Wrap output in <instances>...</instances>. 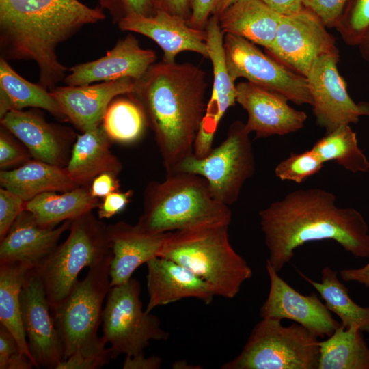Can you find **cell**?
I'll return each mask as SVG.
<instances>
[{
	"mask_svg": "<svg viewBox=\"0 0 369 369\" xmlns=\"http://www.w3.org/2000/svg\"><path fill=\"white\" fill-rule=\"evenodd\" d=\"M269 253L277 272L290 262L295 250L312 241L332 240L355 258H369L368 224L353 208H340L332 193L301 189L271 203L259 213Z\"/></svg>",
	"mask_w": 369,
	"mask_h": 369,
	"instance_id": "1",
	"label": "cell"
},
{
	"mask_svg": "<svg viewBox=\"0 0 369 369\" xmlns=\"http://www.w3.org/2000/svg\"><path fill=\"white\" fill-rule=\"evenodd\" d=\"M204 71L191 63L153 64L127 94L154 134L166 174L193 153L206 112Z\"/></svg>",
	"mask_w": 369,
	"mask_h": 369,
	"instance_id": "2",
	"label": "cell"
},
{
	"mask_svg": "<svg viewBox=\"0 0 369 369\" xmlns=\"http://www.w3.org/2000/svg\"><path fill=\"white\" fill-rule=\"evenodd\" d=\"M230 224L207 223L167 232L159 256L191 271L208 284L215 296L234 298L253 271L230 242Z\"/></svg>",
	"mask_w": 369,
	"mask_h": 369,
	"instance_id": "3",
	"label": "cell"
},
{
	"mask_svg": "<svg viewBox=\"0 0 369 369\" xmlns=\"http://www.w3.org/2000/svg\"><path fill=\"white\" fill-rule=\"evenodd\" d=\"M231 220L230 207L213 197L204 178L175 172L147 185L137 224L147 232L164 234Z\"/></svg>",
	"mask_w": 369,
	"mask_h": 369,
	"instance_id": "4",
	"label": "cell"
},
{
	"mask_svg": "<svg viewBox=\"0 0 369 369\" xmlns=\"http://www.w3.org/2000/svg\"><path fill=\"white\" fill-rule=\"evenodd\" d=\"M111 251L89 268L65 300L51 310L62 342L63 360L76 351L98 353L108 347L98 330L102 323V304L110 286Z\"/></svg>",
	"mask_w": 369,
	"mask_h": 369,
	"instance_id": "5",
	"label": "cell"
},
{
	"mask_svg": "<svg viewBox=\"0 0 369 369\" xmlns=\"http://www.w3.org/2000/svg\"><path fill=\"white\" fill-rule=\"evenodd\" d=\"M107 226L91 212L73 219L66 240L32 269L43 284L51 310L68 296L82 269L94 266L111 251Z\"/></svg>",
	"mask_w": 369,
	"mask_h": 369,
	"instance_id": "6",
	"label": "cell"
},
{
	"mask_svg": "<svg viewBox=\"0 0 369 369\" xmlns=\"http://www.w3.org/2000/svg\"><path fill=\"white\" fill-rule=\"evenodd\" d=\"M318 337L295 323L262 318L252 329L241 352L222 369H318Z\"/></svg>",
	"mask_w": 369,
	"mask_h": 369,
	"instance_id": "7",
	"label": "cell"
},
{
	"mask_svg": "<svg viewBox=\"0 0 369 369\" xmlns=\"http://www.w3.org/2000/svg\"><path fill=\"white\" fill-rule=\"evenodd\" d=\"M249 134L245 123L234 121L229 126L226 139L217 147L203 157L193 153L181 161L173 173H189L204 178L213 197L230 206L238 200L244 184L255 172Z\"/></svg>",
	"mask_w": 369,
	"mask_h": 369,
	"instance_id": "8",
	"label": "cell"
},
{
	"mask_svg": "<svg viewBox=\"0 0 369 369\" xmlns=\"http://www.w3.org/2000/svg\"><path fill=\"white\" fill-rule=\"evenodd\" d=\"M140 292L139 282L132 277L109 290L102 311V338L109 344L112 359L122 354L132 357L144 353L150 340L169 338L159 318L143 310Z\"/></svg>",
	"mask_w": 369,
	"mask_h": 369,
	"instance_id": "9",
	"label": "cell"
},
{
	"mask_svg": "<svg viewBox=\"0 0 369 369\" xmlns=\"http://www.w3.org/2000/svg\"><path fill=\"white\" fill-rule=\"evenodd\" d=\"M223 47L227 70L234 82L243 77L297 105L312 106L305 77L292 71L241 36L224 34Z\"/></svg>",
	"mask_w": 369,
	"mask_h": 369,
	"instance_id": "10",
	"label": "cell"
},
{
	"mask_svg": "<svg viewBox=\"0 0 369 369\" xmlns=\"http://www.w3.org/2000/svg\"><path fill=\"white\" fill-rule=\"evenodd\" d=\"M316 14L303 6L295 14L282 16L275 40L265 52L306 77L318 58L339 53L336 40Z\"/></svg>",
	"mask_w": 369,
	"mask_h": 369,
	"instance_id": "11",
	"label": "cell"
},
{
	"mask_svg": "<svg viewBox=\"0 0 369 369\" xmlns=\"http://www.w3.org/2000/svg\"><path fill=\"white\" fill-rule=\"evenodd\" d=\"M339 59V53L323 55L306 76L316 123L326 133L342 125L357 124L362 115L369 116V103H356L349 96L338 69Z\"/></svg>",
	"mask_w": 369,
	"mask_h": 369,
	"instance_id": "12",
	"label": "cell"
},
{
	"mask_svg": "<svg viewBox=\"0 0 369 369\" xmlns=\"http://www.w3.org/2000/svg\"><path fill=\"white\" fill-rule=\"evenodd\" d=\"M21 316L36 368L56 369L63 361L62 342L39 275L30 269L20 293Z\"/></svg>",
	"mask_w": 369,
	"mask_h": 369,
	"instance_id": "13",
	"label": "cell"
},
{
	"mask_svg": "<svg viewBox=\"0 0 369 369\" xmlns=\"http://www.w3.org/2000/svg\"><path fill=\"white\" fill-rule=\"evenodd\" d=\"M270 280L268 297L260 309L261 318L289 319L318 338L329 337L340 325L315 293L304 295L284 281L266 260Z\"/></svg>",
	"mask_w": 369,
	"mask_h": 369,
	"instance_id": "14",
	"label": "cell"
},
{
	"mask_svg": "<svg viewBox=\"0 0 369 369\" xmlns=\"http://www.w3.org/2000/svg\"><path fill=\"white\" fill-rule=\"evenodd\" d=\"M208 59L213 70V85L207 102L205 114L197 132L193 153L198 157L206 156L213 148L214 136L220 120L227 110L236 102V90L226 66L223 47L224 33L217 15L208 19L206 28Z\"/></svg>",
	"mask_w": 369,
	"mask_h": 369,
	"instance_id": "15",
	"label": "cell"
},
{
	"mask_svg": "<svg viewBox=\"0 0 369 369\" xmlns=\"http://www.w3.org/2000/svg\"><path fill=\"white\" fill-rule=\"evenodd\" d=\"M118 26L122 31L137 33L154 41L163 51L165 62H174L176 56L184 51L195 52L208 59L206 29L193 27L187 20L164 10L157 9L152 16L129 14Z\"/></svg>",
	"mask_w": 369,
	"mask_h": 369,
	"instance_id": "16",
	"label": "cell"
},
{
	"mask_svg": "<svg viewBox=\"0 0 369 369\" xmlns=\"http://www.w3.org/2000/svg\"><path fill=\"white\" fill-rule=\"evenodd\" d=\"M236 102L247 113V130L256 138L285 135L301 130L308 119L282 96L249 81L236 85Z\"/></svg>",
	"mask_w": 369,
	"mask_h": 369,
	"instance_id": "17",
	"label": "cell"
},
{
	"mask_svg": "<svg viewBox=\"0 0 369 369\" xmlns=\"http://www.w3.org/2000/svg\"><path fill=\"white\" fill-rule=\"evenodd\" d=\"M156 59L154 51L141 48L137 39L130 34L118 40L105 56L70 68L64 82L68 86H80L122 78L137 80Z\"/></svg>",
	"mask_w": 369,
	"mask_h": 369,
	"instance_id": "18",
	"label": "cell"
},
{
	"mask_svg": "<svg viewBox=\"0 0 369 369\" xmlns=\"http://www.w3.org/2000/svg\"><path fill=\"white\" fill-rule=\"evenodd\" d=\"M133 84V79L122 78L96 85L58 87L50 92L67 120L83 133L99 126L112 100L128 94Z\"/></svg>",
	"mask_w": 369,
	"mask_h": 369,
	"instance_id": "19",
	"label": "cell"
},
{
	"mask_svg": "<svg viewBox=\"0 0 369 369\" xmlns=\"http://www.w3.org/2000/svg\"><path fill=\"white\" fill-rule=\"evenodd\" d=\"M72 221H66L57 227L44 226L24 210L0 240V262H22L31 269L38 267L57 247Z\"/></svg>",
	"mask_w": 369,
	"mask_h": 369,
	"instance_id": "20",
	"label": "cell"
},
{
	"mask_svg": "<svg viewBox=\"0 0 369 369\" xmlns=\"http://www.w3.org/2000/svg\"><path fill=\"white\" fill-rule=\"evenodd\" d=\"M146 264L149 299L145 311L148 313L185 298H195L208 305L215 296L206 282L179 263L157 256Z\"/></svg>",
	"mask_w": 369,
	"mask_h": 369,
	"instance_id": "21",
	"label": "cell"
},
{
	"mask_svg": "<svg viewBox=\"0 0 369 369\" xmlns=\"http://www.w3.org/2000/svg\"><path fill=\"white\" fill-rule=\"evenodd\" d=\"M107 232L112 252L111 288L128 282L138 267L159 256L165 234L151 233L137 223L124 221L107 226Z\"/></svg>",
	"mask_w": 369,
	"mask_h": 369,
	"instance_id": "22",
	"label": "cell"
},
{
	"mask_svg": "<svg viewBox=\"0 0 369 369\" xmlns=\"http://www.w3.org/2000/svg\"><path fill=\"white\" fill-rule=\"evenodd\" d=\"M217 16L224 34L241 36L265 49L273 42L282 15L260 0H236Z\"/></svg>",
	"mask_w": 369,
	"mask_h": 369,
	"instance_id": "23",
	"label": "cell"
},
{
	"mask_svg": "<svg viewBox=\"0 0 369 369\" xmlns=\"http://www.w3.org/2000/svg\"><path fill=\"white\" fill-rule=\"evenodd\" d=\"M1 124L25 146L34 159L61 166L64 158L62 136L39 115L12 110L1 118Z\"/></svg>",
	"mask_w": 369,
	"mask_h": 369,
	"instance_id": "24",
	"label": "cell"
},
{
	"mask_svg": "<svg viewBox=\"0 0 369 369\" xmlns=\"http://www.w3.org/2000/svg\"><path fill=\"white\" fill-rule=\"evenodd\" d=\"M110 141L102 126L83 132L77 137L66 168L72 180L79 187H87L104 172L116 175L122 166L110 150Z\"/></svg>",
	"mask_w": 369,
	"mask_h": 369,
	"instance_id": "25",
	"label": "cell"
},
{
	"mask_svg": "<svg viewBox=\"0 0 369 369\" xmlns=\"http://www.w3.org/2000/svg\"><path fill=\"white\" fill-rule=\"evenodd\" d=\"M0 184L25 202L43 193L65 192L79 187L66 168L36 159L14 169H1Z\"/></svg>",
	"mask_w": 369,
	"mask_h": 369,
	"instance_id": "26",
	"label": "cell"
},
{
	"mask_svg": "<svg viewBox=\"0 0 369 369\" xmlns=\"http://www.w3.org/2000/svg\"><path fill=\"white\" fill-rule=\"evenodd\" d=\"M98 200L91 195L89 188L80 186L65 192L40 194L25 202V210L30 212L40 224L55 227L91 212L98 206Z\"/></svg>",
	"mask_w": 369,
	"mask_h": 369,
	"instance_id": "27",
	"label": "cell"
},
{
	"mask_svg": "<svg viewBox=\"0 0 369 369\" xmlns=\"http://www.w3.org/2000/svg\"><path fill=\"white\" fill-rule=\"evenodd\" d=\"M29 107L44 109L60 120H68L50 91L23 78L1 57L0 118L10 111Z\"/></svg>",
	"mask_w": 369,
	"mask_h": 369,
	"instance_id": "28",
	"label": "cell"
},
{
	"mask_svg": "<svg viewBox=\"0 0 369 369\" xmlns=\"http://www.w3.org/2000/svg\"><path fill=\"white\" fill-rule=\"evenodd\" d=\"M30 269L28 264L22 262H0V324L12 334L36 368L29 350L21 316L20 293Z\"/></svg>",
	"mask_w": 369,
	"mask_h": 369,
	"instance_id": "29",
	"label": "cell"
},
{
	"mask_svg": "<svg viewBox=\"0 0 369 369\" xmlns=\"http://www.w3.org/2000/svg\"><path fill=\"white\" fill-rule=\"evenodd\" d=\"M297 271L316 289L327 308L340 318L345 329L355 327L369 333V306L359 305L351 298L348 289L339 279L336 271L329 266L324 267L321 271L320 282Z\"/></svg>",
	"mask_w": 369,
	"mask_h": 369,
	"instance_id": "30",
	"label": "cell"
},
{
	"mask_svg": "<svg viewBox=\"0 0 369 369\" xmlns=\"http://www.w3.org/2000/svg\"><path fill=\"white\" fill-rule=\"evenodd\" d=\"M362 333L340 324L327 340L318 342V369H369V348Z\"/></svg>",
	"mask_w": 369,
	"mask_h": 369,
	"instance_id": "31",
	"label": "cell"
},
{
	"mask_svg": "<svg viewBox=\"0 0 369 369\" xmlns=\"http://www.w3.org/2000/svg\"><path fill=\"white\" fill-rule=\"evenodd\" d=\"M312 150L325 163L333 161L352 173L369 170V160L359 148L356 133L342 125L318 139Z\"/></svg>",
	"mask_w": 369,
	"mask_h": 369,
	"instance_id": "32",
	"label": "cell"
},
{
	"mask_svg": "<svg viewBox=\"0 0 369 369\" xmlns=\"http://www.w3.org/2000/svg\"><path fill=\"white\" fill-rule=\"evenodd\" d=\"M102 123V127L111 141L122 144L137 141L147 126L141 109L129 98L111 102Z\"/></svg>",
	"mask_w": 369,
	"mask_h": 369,
	"instance_id": "33",
	"label": "cell"
},
{
	"mask_svg": "<svg viewBox=\"0 0 369 369\" xmlns=\"http://www.w3.org/2000/svg\"><path fill=\"white\" fill-rule=\"evenodd\" d=\"M334 27L346 44L358 46L369 31V0H347Z\"/></svg>",
	"mask_w": 369,
	"mask_h": 369,
	"instance_id": "34",
	"label": "cell"
},
{
	"mask_svg": "<svg viewBox=\"0 0 369 369\" xmlns=\"http://www.w3.org/2000/svg\"><path fill=\"white\" fill-rule=\"evenodd\" d=\"M324 163L312 150L300 153L291 152L275 168V174L282 181H292L300 184L318 173Z\"/></svg>",
	"mask_w": 369,
	"mask_h": 369,
	"instance_id": "35",
	"label": "cell"
},
{
	"mask_svg": "<svg viewBox=\"0 0 369 369\" xmlns=\"http://www.w3.org/2000/svg\"><path fill=\"white\" fill-rule=\"evenodd\" d=\"M35 367L12 334L0 324V369H31Z\"/></svg>",
	"mask_w": 369,
	"mask_h": 369,
	"instance_id": "36",
	"label": "cell"
},
{
	"mask_svg": "<svg viewBox=\"0 0 369 369\" xmlns=\"http://www.w3.org/2000/svg\"><path fill=\"white\" fill-rule=\"evenodd\" d=\"M99 7L107 10L114 23L129 14L152 16L156 10V0H98Z\"/></svg>",
	"mask_w": 369,
	"mask_h": 369,
	"instance_id": "37",
	"label": "cell"
},
{
	"mask_svg": "<svg viewBox=\"0 0 369 369\" xmlns=\"http://www.w3.org/2000/svg\"><path fill=\"white\" fill-rule=\"evenodd\" d=\"M25 202L10 191L0 189V240L2 239L18 215L25 210Z\"/></svg>",
	"mask_w": 369,
	"mask_h": 369,
	"instance_id": "38",
	"label": "cell"
},
{
	"mask_svg": "<svg viewBox=\"0 0 369 369\" xmlns=\"http://www.w3.org/2000/svg\"><path fill=\"white\" fill-rule=\"evenodd\" d=\"M28 150L21 146L5 131L0 133V167L5 169L16 165H22L31 160Z\"/></svg>",
	"mask_w": 369,
	"mask_h": 369,
	"instance_id": "39",
	"label": "cell"
},
{
	"mask_svg": "<svg viewBox=\"0 0 369 369\" xmlns=\"http://www.w3.org/2000/svg\"><path fill=\"white\" fill-rule=\"evenodd\" d=\"M109 348L99 353L74 352L62 361L56 369H97L107 364L110 359Z\"/></svg>",
	"mask_w": 369,
	"mask_h": 369,
	"instance_id": "40",
	"label": "cell"
},
{
	"mask_svg": "<svg viewBox=\"0 0 369 369\" xmlns=\"http://www.w3.org/2000/svg\"><path fill=\"white\" fill-rule=\"evenodd\" d=\"M346 1L303 0V5L316 14L327 27H334Z\"/></svg>",
	"mask_w": 369,
	"mask_h": 369,
	"instance_id": "41",
	"label": "cell"
},
{
	"mask_svg": "<svg viewBox=\"0 0 369 369\" xmlns=\"http://www.w3.org/2000/svg\"><path fill=\"white\" fill-rule=\"evenodd\" d=\"M222 0H189L190 16L189 24L199 29H205L211 16L216 14Z\"/></svg>",
	"mask_w": 369,
	"mask_h": 369,
	"instance_id": "42",
	"label": "cell"
},
{
	"mask_svg": "<svg viewBox=\"0 0 369 369\" xmlns=\"http://www.w3.org/2000/svg\"><path fill=\"white\" fill-rule=\"evenodd\" d=\"M133 194L132 190L125 192L117 191L105 196L98 206L99 219L111 218L121 212L130 202Z\"/></svg>",
	"mask_w": 369,
	"mask_h": 369,
	"instance_id": "43",
	"label": "cell"
},
{
	"mask_svg": "<svg viewBox=\"0 0 369 369\" xmlns=\"http://www.w3.org/2000/svg\"><path fill=\"white\" fill-rule=\"evenodd\" d=\"M119 188L120 183L117 175L112 172H104L94 178L89 189L91 195L98 199L104 198L109 193L119 191Z\"/></svg>",
	"mask_w": 369,
	"mask_h": 369,
	"instance_id": "44",
	"label": "cell"
},
{
	"mask_svg": "<svg viewBox=\"0 0 369 369\" xmlns=\"http://www.w3.org/2000/svg\"><path fill=\"white\" fill-rule=\"evenodd\" d=\"M163 360L157 356L146 357L144 353L126 357L122 365L124 369H158Z\"/></svg>",
	"mask_w": 369,
	"mask_h": 369,
	"instance_id": "45",
	"label": "cell"
},
{
	"mask_svg": "<svg viewBox=\"0 0 369 369\" xmlns=\"http://www.w3.org/2000/svg\"><path fill=\"white\" fill-rule=\"evenodd\" d=\"M157 9L164 10L187 20L190 16L189 0H156Z\"/></svg>",
	"mask_w": 369,
	"mask_h": 369,
	"instance_id": "46",
	"label": "cell"
},
{
	"mask_svg": "<svg viewBox=\"0 0 369 369\" xmlns=\"http://www.w3.org/2000/svg\"><path fill=\"white\" fill-rule=\"evenodd\" d=\"M273 11L282 16L299 12L303 8V0H260Z\"/></svg>",
	"mask_w": 369,
	"mask_h": 369,
	"instance_id": "47",
	"label": "cell"
},
{
	"mask_svg": "<svg viewBox=\"0 0 369 369\" xmlns=\"http://www.w3.org/2000/svg\"><path fill=\"white\" fill-rule=\"evenodd\" d=\"M340 275L344 282H356L369 288V262L360 268L342 269Z\"/></svg>",
	"mask_w": 369,
	"mask_h": 369,
	"instance_id": "48",
	"label": "cell"
},
{
	"mask_svg": "<svg viewBox=\"0 0 369 369\" xmlns=\"http://www.w3.org/2000/svg\"><path fill=\"white\" fill-rule=\"evenodd\" d=\"M358 47L363 59L369 63V31Z\"/></svg>",
	"mask_w": 369,
	"mask_h": 369,
	"instance_id": "49",
	"label": "cell"
},
{
	"mask_svg": "<svg viewBox=\"0 0 369 369\" xmlns=\"http://www.w3.org/2000/svg\"><path fill=\"white\" fill-rule=\"evenodd\" d=\"M236 0H222L217 8L216 15L219 14L223 10L227 8L230 5L234 3Z\"/></svg>",
	"mask_w": 369,
	"mask_h": 369,
	"instance_id": "50",
	"label": "cell"
}]
</instances>
